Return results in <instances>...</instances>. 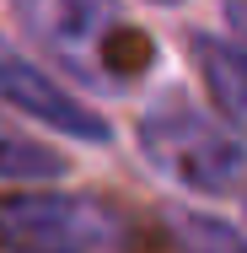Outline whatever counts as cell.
Masks as SVG:
<instances>
[{
	"label": "cell",
	"mask_w": 247,
	"mask_h": 253,
	"mask_svg": "<svg viewBox=\"0 0 247 253\" xmlns=\"http://www.w3.org/2000/svg\"><path fill=\"white\" fill-rule=\"evenodd\" d=\"M0 253H140V226L102 194L11 189L0 194Z\"/></svg>",
	"instance_id": "7a4b0ae2"
},
{
	"label": "cell",
	"mask_w": 247,
	"mask_h": 253,
	"mask_svg": "<svg viewBox=\"0 0 247 253\" xmlns=\"http://www.w3.org/2000/svg\"><path fill=\"white\" fill-rule=\"evenodd\" d=\"M172 237L183 253H247V232L199 210H172Z\"/></svg>",
	"instance_id": "52a82bcc"
},
{
	"label": "cell",
	"mask_w": 247,
	"mask_h": 253,
	"mask_svg": "<svg viewBox=\"0 0 247 253\" xmlns=\"http://www.w3.org/2000/svg\"><path fill=\"white\" fill-rule=\"evenodd\" d=\"M194 65L215 113L247 135V43L242 38H194Z\"/></svg>",
	"instance_id": "5b68a950"
},
{
	"label": "cell",
	"mask_w": 247,
	"mask_h": 253,
	"mask_svg": "<svg viewBox=\"0 0 247 253\" xmlns=\"http://www.w3.org/2000/svg\"><path fill=\"white\" fill-rule=\"evenodd\" d=\"M65 172V156L49 151L43 140L22 135L16 124L0 119V178H27V183H43V178H59Z\"/></svg>",
	"instance_id": "8992f818"
},
{
	"label": "cell",
	"mask_w": 247,
	"mask_h": 253,
	"mask_svg": "<svg viewBox=\"0 0 247 253\" xmlns=\"http://www.w3.org/2000/svg\"><path fill=\"white\" fill-rule=\"evenodd\" d=\"M135 140L156 172L194 194H231L247 178V146L220 129L210 113H199L188 97H161L150 102L135 124Z\"/></svg>",
	"instance_id": "3957f363"
},
{
	"label": "cell",
	"mask_w": 247,
	"mask_h": 253,
	"mask_svg": "<svg viewBox=\"0 0 247 253\" xmlns=\"http://www.w3.org/2000/svg\"><path fill=\"white\" fill-rule=\"evenodd\" d=\"M0 97L11 102L16 113H27L33 124L59 129V135H75L86 146H102L113 135V124L102 119L92 102L75 97V86H59L43 65H33L27 54H16L5 38H0Z\"/></svg>",
	"instance_id": "277c9868"
},
{
	"label": "cell",
	"mask_w": 247,
	"mask_h": 253,
	"mask_svg": "<svg viewBox=\"0 0 247 253\" xmlns=\"http://www.w3.org/2000/svg\"><path fill=\"white\" fill-rule=\"evenodd\" d=\"M16 16L33 43L92 92H129L156 59L145 33L124 11L97 0H33Z\"/></svg>",
	"instance_id": "6da1fadb"
}]
</instances>
